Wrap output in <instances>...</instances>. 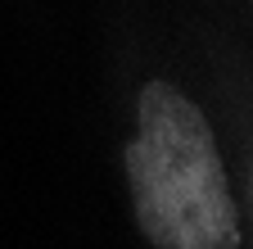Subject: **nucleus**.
<instances>
[{"instance_id":"nucleus-1","label":"nucleus","mask_w":253,"mask_h":249,"mask_svg":"<svg viewBox=\"0 0 253 249\" xmlns=\"http://www.w3.org/2000/svg\"><path fill=\"white\" fill-rule=\"evenodd\" d=\"M136 222L154 249H240V213L208 113L172 82H145L122 145Z\"/></svg>"}]
</instances>
